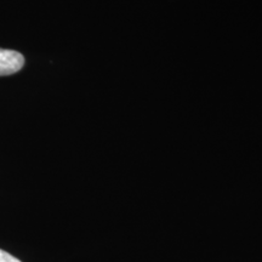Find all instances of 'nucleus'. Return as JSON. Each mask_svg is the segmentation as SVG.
<instances>
[{
  "mask_svg": "<svg viewBox=\"0 0 262 262\" xmlns=\"http://www.w3.org/2000/svg\"><path fill=\"white\" fill-rule=\"evenodd\" d=\"M24 64L25 58L19 52L0 49V77L16 73L24 67Z\"/></svg>",
  "mask_w": 262,
  "mask_h": 262,
  "instance_id": "1",
  "label": "nucleus"
},
{
  "mask_svg": "<svg viewBox=\"0 0 262 262\" xmlns=\"http://www.w3.org/2000/svg\"><path fill=\"white\" fill-rule=\"evenodd\" d=\"M0 262H21V261H19L18 258H16L15 256H12V255H10L9 253H6V251L0 249Z\"/></svg>",
  "mask_w": 262,
  "mask_h": 262,
  "instance_id": "2",
  "label": "nucleus"
}]
</instances>
